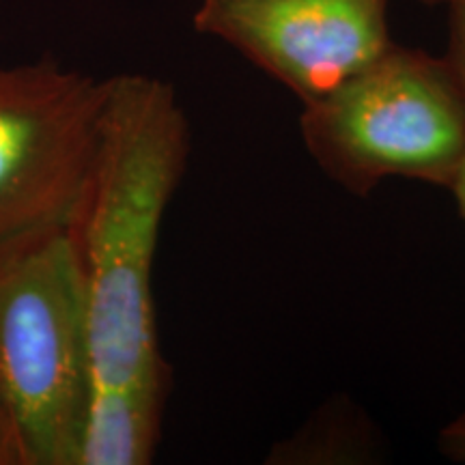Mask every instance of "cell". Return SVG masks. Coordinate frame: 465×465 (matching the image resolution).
Returning a JSON list of instances; mask_svg holds the SVG:
<instances>
[{
  "mask_svg": "<svg viewBox=\"0 0 465 465\" xmlns=\"http://www.w3.org/2000/svg\"><path fill=\"white\" fill-rule=\"evenodd\" d=\"M192 151L177 93L147 74L108 78L100 143L69 223L89 322L93 391H171L153 304L160 231Z\"/></svg>",
  "mask_w": 465,
  "mask_h": 465,
  "instance_id": "6da1fadb",
  "label": "cell"
},
{
  "mask_svg": "<svg viewBox=\"0 0 465 465\" xmlns=\"http://www.w3.org/2000/svg\"><path fill=\"white\" fill-rule=\"evenodd\" d=\"M93 364L69 226L0 246V397L26 465H78Z\"/></svg>",
  "mask_w": 465,
  "mask_h": 465,
  "instance_id": "7a4b0ae2",
  "label": "cell"
},
{
  "mask_svg": "<svg viewBox=\"0 0 465 465\" xmlns=\"http://www.w3.org/2000/svg\"><path fill=\"white\" fill-rule=\"evenodd\" d=\"M302 106L308 155L353 196L394 177L450 188L465 155V95L446 58L424 50L392 44Z\"/></svg>",
  "mask_w": 465,
  "mask_h": 465,
  "instance_id": "3957f363",
  "label": "cell"
},
{
  "mask_svg": "<svg viewBox=\"0 0 465 465\" xmlns=\"http://www.w3.org/2000/svg\"><path fill=\"white\" fill-rule=\"evenodd\" d=\"M108 78L54 56L0 67V246L69 226L100 143Z\"/></svg>",
  "mask_w": 465,
  "mask_h": 465,
  "instance_id": "277c9868",
  "label": "cell"
},
{
  "mask_svg": "<svg viewBox=\"0 0 465 465\" xmlns=\"http://www.w3.org/2000/svg\"><path fill=\"white\" fill-rule=\"evenodd\" d=\"M388 5L391 0H201L192 22L304 104L391 48Z\"/></svg>",
  "mask_w": 465,
  "mask_h": 465,
  "instance_id": "5b68a950",
  "label": "cell"
},
{
  "mask_svg": "<svg viewBox=\"0 0 465 465\" xmlns=\"http://www.w3.org/2000/svg\"><path fill=\"white\" fill-rule=\"evenodd\" d=\"M158 388H100L91 392L78 465H147L162 438L166 399Z\"/></svg>",
  "mask_w": 465,
  "mask_h": 465,
  "instance_id": "8992f818",
  "label": "cell"
},
{
  "mask_svg": "<svg viewBox=\"0 0 465 465\" xmlns=\"http://www.w3.org/2000/svg\"><path fill=\"white\" fill-rule=\"evenodd\" d=\"M446 7H449V48L444 58L465 95V0H449Z\"/></svg>",
  "mask_w": 465,
  "mask_h": 465,
  "instance_id": "52a82bcc",
  "label": "cell"
},
{
  "mask_svg": "<svg viewBox=\"0 0 465 465\" xmlns=\"http://www.w3.org/2000/svg\"><path fill=\"white\" fill-rule=\"evenodd\" d=\"M0 465H26L20 435L3 397H0Z\"/></svg>",
  "mask_w": 465,
  "mask_h": 465,
  "instance_id": "ba28073f",
  "label": "cell"
},
{
  "mask_svg": "<svg viewBox=\"0 0 465 465\" xmlns=\"http://www.w3.org/2000/svg\"><path fill=\"white\" fill-rule=\"evenodd\" d=\"M440 450L452 461L465 463V410L440 431Z\"/></svg>",
  "mask_w": 465,
  "mask_h": 465,
  "instance_id": "9c48e42d",
  "label": "cell"
},
{
  "mask_svg": "<svg viewBox=\"0 0 465 465\" xmlns=\"http://www.w3.org/2000/svg\"><path fill=\"white\" fill-rule=\"evenodd\" d=\"M449 190L452 192V196H455L459 213H461V218L465 220V155H463L461 164H459V168H457L455 179H452Z\"/></svg>",
  "mask_w": 465,
  "mask_h": 465,
  "instance_id": "30bf717a",
  "label": "cell"
},
{
  "mask_svg": "<svg viewBox=\"0 0 465 465\" xmlns=\"http://www.w3.org/2000/svg\"><path fill=\"white\" fill-rule=\"evenodd\" d=\"M422 3H427V5H446V3H449V0H422Z\"/></svg>",
  "mask_w": 465,
  "mask_h": 465,
  "instance_id": "8fae6325",
  "label": "cell"
}]
</instances>
